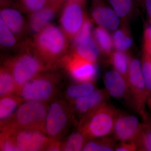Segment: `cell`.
Here are the masks:
<instances>
[{
    "label": "cell",
    "instance_id": "obj_1",
    "mask_svg": "<svg viewBox=\"0 0 151 151\" xmlns=\"http://www.w3.org/2000/svg\"><path fill=\"white\" fill-rule=\"evenodd\" d=\"M21 49L19 54L9 58L4 64L13 76L17 92L28 81L50 68L35 51L32 42H26Z\"/></svg>",
    "mask_w": 151,
    "mask_h": 151
},
{
    "label": "cell",
    "instance_id": "obj_2",
    "mask_svg": "<svg viewBox=\"0 0 151 151\" xmlns=\"http://www.w3.org/2000/svg\"><path fill=\"white\" fill-rule=\"evenodd\" d=\"M69 40L60 28L50 24L35 34L32 42L37 54L50 68L67 53Z\"/></svg>",
    "mask_w": 151,
    "mask_h": 151
},
{
    "label": "cell",
    "instance_id": "obj_3",
    "mask_svg": "<svg viewBox=\"0 0 151 151\" xmlns=\"http://www.w3.org/2000/svg\"><path fill=\"white\" fill-rule=\"evenodd\" d=\"M48 108L47 103L24 101L13 116L1 124V132L12 134L22 129H38L44 132Z\"/></svg>",
    "mask_w": 151,
    "mask_h": 151
},
{
    "label": "cell",
    "instance_id": "obj_4",
    "mask_svg": "<svg viewBox=\"0 0 151 151\" xmlns=\"http://www.w3.org/2000/svg\"><path fill=\"white\" fill-rule=\"evenodd\" d=\"M119 111L106 102L92 110L78 123V130L87 141L109 136L113 133Z\"/></svg>",
    "mask_w": 151,
    "mask_h": 151
},
{
    "label": "cell",
    "instance_id": "obj_5",
    "mask_svg": "<svg viewBox=\"0 0 151 151\" xmlns=\"http://www.w3.org/2000/svg\"><path fill=\"white\" fill-rule=\"evenodd\" d=\"M59 79L58 75L43 72L23 85L17 94L24 101L47 103L55 95Z\"/></svg>",
    "mask_w": 151,
    "mask_h": 151
},
{
    "label": "cell",
    "instance_id": "obj_6",
    "mask_svg": "<svg viewBox=\"0 0 151 151\" xmlns=\"http://www.w3.org/2000/svg\"><path fill=\"white\" fill-rule=\"evenodd\" d=\"M72 119L70 106L62 100H52L48 105L44 132L50 139L60 140Z\"/></svg>",
    "mask_w": 151,
    "mask_h": 151
},
{
    "label": "cell",
    "instance_id": "obj_7",
    "mask_svg": "<svg viewBox=\"0 0 151 151\" xmlns=\"http://www.w3.org/2000/svg\"><path fill=\"white\" fill-rule=\"evenodd\" d=\"M127 79L132 105L138 113L144 117L145 105L148 102V93L142 65L138 59L131 60Z\"/></svg>",
    "mask_w": 151,
    "mask_h": 151
},
{
    "label": "cell",
    "instance_id": "obj_8",
    "mask_svg": "<svg viewBox=\"0 0 151 151\" xmlns=\"http://www.w3.org/2000/svg\"><path fill=\"white\" fill-rule=\"evenodd\" d=\"M58 62L77 83L94 81L98 74L96 63L84 59L72 51L63 56Z\"/></svg>",
    "mask_w": 151,
    "mask_h": 151
},
{
    "label": "cell",
    "instance_id": "obj_9",
    "mask_svg": "<svg viewBox=\"0 0 151 151\" xmlns=\"http://www.w3.org/2000/svg\"><path fill=\"white\" fill-rule=\"evenodd\" d=\"M83 4L76 2H66L61 12L60 28L70 40L81 29L87 18Z\"/></svg>",
    "mask_w": 151,
    "mask_h": 151
},
{
    "label": "cell",
    "instance_id": "obj_10",
    "mask_svg": "<svg viewBox=\"0 0 151 151\" xmlns=\"http://www.w3.org/2000/svg\"><path fill=\"white\" fill-rule=\"evenodd\" d=\"M11 134L19 151H45L50 139L40 130H20Z\"/></svg>",
    "mask_w": 151,
    "mask_h": 151
},
{
    "label": "cell",
    "instance_id": "obj_11",
    "mask_svg": "<svg viewBox=\"0 0 151 151\" xmlns=\"http://www.w3.org/2000/svg\"><path fill=\"white\" fill-rule=\"evenodd\" d=\"M143 127L136 116L119 112L113 134L115 139L121 142H134Z\"/></svg>",
    "mask_w": 151,
    "mask_h": 151
},
{
    "label": "cell",
    "instance_id": "obj_12",
    "mask_svg": "<svg viewBox=\"0 0 151 151\" xmlns=\"http://www.w3.org/2000/svg\"><path fill=\"white\" fill-rule=\"evenodd\" d=\"M108 95L106 90L96 89L91 94L72 101L70 108L73 119L74 116L77 115L78 119V124L88 113L106 102Z\"/></svg>",
    "mask_w": 151,
    "mask_h": 151
},
{
    "label": "cell",
    "instance_id": "obj_13",
    "mask_svg": "<svg viewBox=\"0 0 151 151\" xmlns=\"http://www.w3.org/2000/svg\"><path fill=\"white\" fill-rule=\"evenodd\" d=\"M104 81L109 95L119 100L127 99L132 103L127 79L121 73L116 70L108 71L105 73Z\"/></svg>",
    "mask_w": 151,
    "mask_h": 151
},
{
    "label": "cell",
    "instance_id": "obj_14",
    "mask_svg": "<svg viewBox=\"0 0 151 151\" xmlns=\"http://www.w3.org/2000/svg\"><path fill=\"white\" fill-rule=\"evenodd\" d=\"M0 19L18 39L22 37L28 29V23L26 22L21 13L16 9L9 7L1 8Z\"/></svg>",
    "mask_w": 151,
    "mask_h": 151
},
{
    "label": "cell",
    "instance_id": "obj_15",
    "mask_svg": "<svg viewBox=\"0 0 151 151\" xmlns=\"http://www.w3.org/2000/svg\"><path fill=\"white\" fill-rule=\"evenodd\" d=\"M60 7L49 4L39 10L30 14L28 26L35 35L50 24Z\"/></svg>",
    "mask_w": 151,
    "mask_h": 151
},
{
    "label": "cell",
    "instance_id": "obj_16",
    "mask_svg": "<svg viewBox=\"0 0 151 151\" xmlns=\"http://www.w3.org/2000/svg\"><path fill=\"white\" fill-rule=\"evenodd\" d=\"M92 18L100 26L106 29L115 30L119 27L120 19L113 10L106 6L100 5L93 8Z\"/></svg>",
    "mask_w": 151,
    "mask_h": 151
},
{
    "label": "cell",
    "instance_id": "obj_17",
    "mask_svg": "<svg viewBox=\"0 0 151 151\" xmlns=\"http://www.w3.org/2000/svg\"><path fill=\"white\" fill-rule=\"evenodd\" d=\"M88 61L96 63L100 55V49L93 36L73 47L72 51Z\"/></svg>",
    "mask_w": 151,
    "mask_h": 151
},
{
    "label": "cell",
    "instance_id": "obj_18",
    "mask_svg": "<svg viewBox=\"0 0 151 151\" xmlns=\"http://www.w3.org/2000/svg\"><path fill=\"white\" fill-rule=\"evenodd\" d=\"M24 100L15 94L1 97L0 100V122L1 124L8 121L17 110Z\"/></svg>",
    "mask_w": 151,
    "mask_h": 151
},
{
    "label": "cell",
    "instance_id": "obj_19",
    "mask_svg": "<svg viewBox=\"0 0 151 151\" xmlns=\"http://www.w3.org/2000/svg\"><path fill=\"white\" fill-rule=\"evenodd\" d=\"M17 87L12 74L4 65L0 69V96L17 94Z\"/></svg>",
    "mask_w": 151,
    "mask_h": 151
},
{
    "label": "cell",
    "instance_id": "obj_20",
    "mask_svg": "<svg viewBox=\"0 0 151 151\" xmlns=\"http://www.w3.org/2000/svg\"><path fill=\"white\" fill-rule=\"evenodd\" d=\"M96 89V86L94 81L81 82L68 86L66 89L65 94L68 100L72 102L91 94Z\"/></svg>",
    "mask_w": 151,
    "mask_h": 151
},
{
    "label": "cell",
    "instance_id": "obj_21",
    "mask_svg": "<svg viewBox=\"0 0 151 151\" xmlns=\"http://www.w3.org/2000/svg\"><path fill=\"white\" fill-rule=\"evenodd\" d=\"M116 146L113 138L107 136L87 141L82 151H115Z\"/></svg>",
    "mask_w": 151,
    "mask_h": 151
},
{
    "label": "cell",
    "instance_id": "obj_22",
    "mask_svg": "<svg viewBox=\"0 0 151 151\" xmlns=\"http://www.w3.org/2000/svg\"><path fill=\"white\" fill-rule=\"evenodd\" d=\"M93 37L103 54L106 55L111 54L113 39L106 29L100 26L96 28L94 31Z\"/></svg>",
    "mask_w": 151,
    "mask_h": 151
},
{
    "label": "cell",
    "instance_id": "obj_23",
    "mask_svg": "<svg viewBox=\"0 0 151 151\" xmlns=\"http://www.w3.org/2000/svg\"><path fill=\"white\" fill-rule=\"evenodd\" d=\"M110 59L115 70L127 79L132 60L129 55L124 52L117 50L111 53Z\"/></svg>",
    "mask_w": 151,
    "mask_h": 151
},
{
    "label": "cell",
    "instance_id": "obj_24",
    "mask_svg": "<svg viewBox=\"0 0 151 151\" xmlns=\"http://www.w3.org/2000/svg\"><path fill=\"white\" fill-rule=\"evenodd\" d=\"M86 142L87 140L83 133L78 130L72 133L62 143V151H82Z\"/></svg>",
    "mask_w": 151,
    "mask_h": 151
},
{
    "label": "cell",
    "instance_id": "obj_25",
    "mask_svg": "<svg viewBox=\"0 0 151 151\" xmlns=\"http://www.w3.org/2000/svg\"><path fill=\"white\" fill-rule=\"evenodd\" d=\"M19 39L13 32L9 28L4 22L0 19V44L5 49L16 48Z\"/></svg>",
    "mask_w": 151,
    "mask_h": 151
},
{
    "label": "cell",
    "instance_id": "obj_26",
    "mask_svg": "<svg viewBox=\"0 0 151 151\" xmlns=\"http://www.w3.org/2000/svg\"><path fill=\"white\" fill-rule=\"evenodd\" d=\"M113 45L118 51L124 52L129 49L133 44V40L124 29H119L113 34Z\"/></svg>",
    "mask_w": 151,
    "mask_h": 151
},
{
    "label": "cell",
    "instance_id": "obj_27",
    "mask_svg": "<svg viewBox=\"0 0 151 151\" xmlns=\"http://www.w3.org/2000/svg\"><path fill=\"white\" fill-rule=\"evenodd\" d=\"M113 10L119 17L127 18L133 7L132 0H109Z\"/></svg>",
    "mask_w": 151,
    "mask_h": 151
},
{
    "label": "cell",
    "instance_id": "obj_28",
    "mask_svg": "<svg viewBox=\"0 0 151 151\" xmlns=\"http://www.w3.org/2000/svg\"><path fill=\"white\" fill-rule=\"evenodd\" d=\"M142 65V71L148 93V102L151 97V57L144 50Z\"/></svg>",
    "mask_w": 151,
    "mask_h": 151
},
{
    "label": "cell",
    "instance_id": "obj_29",
    "mask_svg": "<svg viewBox=\"0 0 151 151\" xmlns=\"http://www.w3.org/2000/svg\"><path fill=\"white\" fill-rule=\"evenodd\" d=\"M137 150L151 151V129L144 126L134 142Z\"/></svg>",
    "mask_w": 151,
    "mask_h": 151
},
{
    "label": "cell",
    "instance_id": "obj_30",
    "mask_svg": "<svg viewBox=\"0 0 151 151\" xmlns=\"http://www.w3.org/2000/svg\"><path fill=\"white\" fill-rule=\"evenodd\" d=\"M92 22L89 18H86L83 26L73 39V47L89 38L91 36Z\"/></svg>",
    "mask_w": 151,
    "mask_h": 151
},
{
    "label": "cell",
    "instance_id": "obj_31",
    "mask_svg": "<svg viewBox=\"0 0 151 151\" xmlns=\"http://www.w3.org/2000/svg\"><path fill=\"white\" fill-rule=\"evenodd\" d=\"M22 8L30 14L39 10L50 4L48 0H19Z\"/></svg>",
    "mask_w": 151,
    "mask_h": 151
},
{
    "label": "cell",
    "instance_id": "obj_32",
    "mask_svg": "<svg viewBox=\"0 0 151 151\" xmlns=\"http://www.w3.org/2000/svg\"><path fill=\"white\" fill-rule=\"evenodd\" d=\"M0 150L3 151H19L13 135L5 132H1Z\"/></svg>",
    "mask_w": 151,
    "mask_h": 151
},
{
    "label": "cell",
    "instance_id": "obj_33",
    "mask_svg": "<svg viewBox=\"0 0 151 151\" xmlns=\"http://www.w3.org/2000/svg\"><path fill=\"white\" fill-rule=\"evenodd\" d=\"M137 150V146L134 142H121L116 146L115 151H134Z\"/></svg>",
    "mask_w": 151,
    "mask_h": 151
},
{
    "label": "cell",
    "instance_id": "obj_34",
    "mask_svg": "<svg viewBox=\"0 0 151 151\" xmlns=\"http://www.w3.org/2000/svg\"><path fill=\"white\" fill-rule=\"evenodd\" d=\"M62 143L60 140L50 139L45 151H62Z\"/></svg>",
    "mask_w": 151,
    "mask_h": 151
},
{
    "label": "cell",
    "instance_id": "obj_35",
    "mask_svg": "<svg viewBox=\"0 0 151 151\" xmlns=\"http://www.w3.org/2000/svg\"><path fill=\"white\" fill-rule=\"evenodd\" d=\"M145 40L151 42V22L150 25L145 31Z\"/></svg>",
    "mask_w": 151,
    "mask_h": 151
},
{
    "label": "cell",
    "instance_id": "obj_36",
    "mask_svg": "<svg viewBox=\"0 0 151 151\" xmlns=\"http://www.w3.org/2000/svg\"><path fill=\"white\" fill-rule=\"evenodd\" d=\"M145 5L147 13L148 15L151 22V0H145Z\"/></svg>",
    "mask_w": 151,
    "mask_h": 151
},
{
    "label": "cell",
    "instance_id": "obj_37",
    "mask_svg": "<svg viewBox=\"0 0 151 151\" xmlns=\"http://www.w3.org/2000/svg\"><path fill=\"white\" fill-rule=\"evenodd\" d=\"M50 4L52 5L61 6L63 3L65 2V0H48Z\"/></svg>",
    "mask_w": 151,
    "mask_h": 151
},
{
    "label": "cell",
    "instance_id": "obj_38",
    "mask_svg": "<svg viewBox=\"0 0 151 151\" xmlns=\"http://www.w3.org/2000/svg\"><path fill=\"white\" fill-rule=\"evenodd\" d=\"M85 0H65V2H76L81 3V4H84Z\"/></svg>",
    "mask_w": 151,
    "mask_h": 151
}]
</instances>
